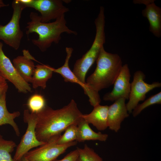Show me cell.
<instances>
[{
    "instance_id": "12",
    "label": "cell",
    "mask_w": 161,
    "mask_h": 161,
    "mask_svg": "<svg viewBox=\"0 0 161 161\" xmlns=\"http://www.w3.org/2000/svg\"><path fill=\"white\" fill-rule=\"evenodd\" d=\"M131 74L127 64L123 65L122 69L114 81L113 88L110 92L106 94L103 100L106 101H115L121 97L128 100L130 92Z\"/></svg>"
},
{
    "instance_id": "25",
    "label": "cell",
    "mask_w": 161,
    "mask_h": 161,
    "mask_svg": "<svg viewBox=\"0 0 161 161\" xmlns=\"http://www.w3.org/2000/svg\"><path fill=\"white\" fill-rule=\"evenodd\" d=\"M8 87L6 80L0 73V97L4 94L6 93Z\"/></svg>"
},
{
    "instance_id": "26",
    "label": "cell",
    "mask_w": 161,
    "mask_h": 161,
    "mask_svg": "<svg viewBox=\"0 0 161 161\" xmlns=\"http://www.w3.org/2000/svg\"><path fill=\"white\" fill-rule=\"evenodd\" d=\"M29 161L24 156L19 161Z\"/></svg>"
},
{
    "instance_id": "14",
    "label": "cell",
    "mask_w": 161,
    "mask_h": 161,
    "mask_svg": "<svg viewBox=\"0 0 161 161\" xmlns=\"http://www.w3.org/2000/svg\"><path fill=\"white\" fill-rule=\"evenodd\" d=\"M126 100L123 97L120 98L109 106L107 113L108 127L116 132L120 129L122 122L129 116L125 103Z\"/></svg>"
},
{
    "instance_id": "8",
    "label": "cell",
    "mask_w": 161,
    "mask_h": 161,
    "mask_svg": "<svg viewBox=\"0 0 161 161\" xmlns=\"http://www.w3.org/2000/svg\"><path fill=\"white\" fill-rule=\"evenodd\" d=\"M145 76L140 70L136 71L134 73L133 80L131 83L129 101L126 104L128 113H132L139 102L144 100L146 94L154 88L161 86V83L154 82L151 84L145 82Z\"/></svg>"
},
{
    "instance_id": "18",
    "label": "cell",
    "mask_w": 161,
    "mask_h": 161,
    "mask_svg": "<svg viewBox=\"0 0 161 161\" xmlns=\"http://www.w3.org/2000/svg\"><path fill=\"white\" fill-rule=\"evenodd\" d=\"M52 68L48 65L42 64L35 66L31 82L33 89H36L38 87L43 89H45L47 82L52 75Z\"/></svg>"
},
{
    "instance_id": "15",
    "label": "cell",
    "mask_w": 161,
    "mask_h": 161,
    "mask_svg": "<svg viewBox=\"0 0 161 161\" xmlns=\"http://www.w3.org/2000/svg\"><path fill=\"white\" fill-rule=\"evenodd\" d=\"M22 52L23 55L18 56L13 60V64L22 78L27 82L31 83L35 68L33 61H37L28 50L24 49Z\"/></svg>"
},
{
    "instance_id": "4",
    "label": "cell",
    "mask_w": 161,
    "mask_h": 161,
    "mask_svg": "<svg viewBox=\"0 0 161 161\" xmlns=\"http://www.w3.org/2000/svg\"><path fill=\"white\" fill-rule=\"evenodd\" d=\"M96 32L91 47L80 58L76 61L72 71L77 78L83 84H86V74L98 57L101 48L105 42V16L103 10H100L95 21Z\"/></svg>"
},
{
    "instance_id": "9",
    "label": "cell",
    "mask_w": 161,
    "mask_h": 161,
    "mask_svg": "<svg viewBox=\"0 0 161 161\" xmlns=\"http://www.w3.org/2000/svg\"><path fill=\"white\" fill-rule=\"evenodd\" d=\"M63 2L61 0H30L25 6L26 8H32L38 11L40 13L41 21L48 23L69 11Z\"/></svg>"
},
{
    "instance_id": "16",
    "label": "cell",
    "mask_w": 161,
    "mask_h": 161,
    "mask_svg": "<svg viewBox=\"0 0 161 161\" xmlns=\"http://www.w3.org/2000/svg\"><path fill=\"white\" fill-rule=\"evenodd\" d=\"M109 106L98 104L94 107L89 114H83L82 118L89 124H92L99 131H103L108 127L107 113Z\"/></svg>"
},
{
    "instance_id": "2",
    "label": "cell",
    "mask_w": 161,
    "mask_h": 161,
    "mask_svg": "<svg viewBox=\"0 0 161 161\" xmlns=\"http://www.w3.org/2000/svg\"><path fill=\"white\" fill-rule=\"evenodd\" d=\"M30 21L27 23L26 27V34L28 36L31 33H35L38 35V38L32 39V42L42 52L46 51L53 43L58 44L62 33L77 34L76 32L70 29L66 26L65 14L52 22H42L40 15L33 12L30 13Z\"/></svg>"
},
{
    "instance_id": "17",
    "label": "cell",
    "mask_w": 161,
    "mask_h": 161,
    "mask_svg": "<svg viewBox=\"0 0 161 161\" xmlns=\"http://www.w3.org/2000/svg\"><path fill=\"white\" fill-rule=\"evenodd\" d=\"M108 135L93 130L89 124L83 119L78 125V132L76 141L83 142L86 140H98L105 141Z\"/></svg>"
},
{
    "instance_id": "21",
    "label": "cell",
    "mask_w": 161,
    "mask_h": 161,
    "mask_svg": "<svg viewBox=\"0 0 161 161\" xmlns=\"http://www.w3.org/2000/svg\"><path fill=\"white\" fill-rule=\"evenodd\" d=\"M77 148L79 152L77 161H103L92 148L86 144L83 148Z\"/></svg>"
},
{
    "instance_id": "5",
    "label": "cell",
    "mask_w": 161,
    "mask_h": 161,
    "mask_svg": "<svg viewBox=\"0 0 161 161\" xmlns=\"http://www.w3.org/2000/svg\"><path fill=\"white\" fill-rule=\"evenodd\" d=\"M13 13L10 21L6 24H0V40L15 50L20 47L24 34L21 30L20 21L21 13L26 8L20 0L13 1Z\"/></svg>"
},
{
    "instance_id": "22",
    "label": "cell",
    "mask_w": 161,
    "mask_h": 161,
    "mask_svg": "<svg viewBox=\"0 0 161 161\" xmlns=\"http://www.w3.org/2000/svg\"><path fill=\"white\" fill-rule=\"evenodd\" d=\"M161 104V92L150 97L144 102L137 105L133 110L132 113L134 117L138 115L147 107L154 104Z\"/></svg>"
},
{
    "instance_id": "1",
    "label": "cell",
    "mask_w": 161,
    "mask_h": 161,
    "mask_svg": "<svg viewBox=\"0 0 161 161\" xmlns=\"http://www.w3.org/2000/svg\"><path fill=\"white\" fill-rule=\"evenodd\" d=\"M35 114L37 118L36 137L39 141L44 142H46L53 137L61 135L71 125H78L83 119V114L73 99L60 109H54L46 106Z\"/></svg>"
},
{
    "instance_id": "13",
    "label": "cell",
    "mask_w": 161,
    "mask_h": 161,
    "mask_svg": "<svg viewBox=\"0 0 161 161\" xmlns=\"http://www.w3.org/2000/svg\"><path fill=\"white\" fill-rule=\"evenodd\" d=\"M134 3L142 4L146 6L142 11L143 16L146 18L149 24L150 31L156 37L161 36V8L153 0H137Z\"/></svg>"
},
{
    "instance_id": "20",
    "label": "cell",
    "mask_w": 161,
    "mask_h": 161,
    "mask_svg": "<svg viewBox=\"0 0 161 161\" xmlns=\"http://www.w3.org/2000/svg\"><path fill=\"white\" fill-rule=\"evenodd\" d=\"M27 105L31 113H37L42 110L46 106L45 100L41 95L35 94L28 99Z\"/></svg>"
},
{
    "instance_id": "23",
    "label": "cell",
    "mask_w": 161,
    "mask_h": 161,
    "mask_svg": "<svg viewBox=\"0 0 161 161\" xmlns=\"http://www.w3.org/2000/svg\"><path fill=\"white\" fill-rule=\"evenodd\" d=\"M64 133L61 135L58 141V144H64L76 141L78 132V125H71L64 131Z\"/></svg>"
},
{
    "instance_id": "24",
    "label": "cell",
    "mask_w": 161,
    "mask_h": 161,
    "mask_svg": "<svg viewBox=\"0 0 161 161\" xmlns=\"http://www.w3.org/2000/svg\"><path fill=\"white\" fill-rule=\"evenodd\" d=\"M78 156V151L77 148L68 154L63 159L59 160L56 159L53 161H77Z\"/></svg>"
},
{
    "instance_id": "7",
    "label": "cell",
    "mask_w": 161,
    "mask_h": 161,
    "mask_svg": "<svg viewBox=\"0 0 161 161\" xmlns=\"http://www.w3.org/2000/svg\"><path fill=\"white\" fill-rule=\"evenodd\" d=\"M23 120L24 122L27 123V127L25 133L17 146L13 157L15 161H19L32 148L46 143L40 141L37 138L35 132L37 120L36 114L30 112L28 109H25L24 112Z\"/></svg>"
},
{
    "instance_id": "6",
    "label": "cell",
    "mask_w": 161,
    "mask_h": 161,
    "mask_svg": "<svg viewBox=\"0 0 161 161\" xmlns=\"http://www.w3.org/2000/svg\"><path fill=\"white\" fill-rule=\"evenodd\" d=\"M61 135L53 137L45 144L30 150L24 156L29 161H53L64 153L69 147L74 146L77 141L64 144L57 143Z\"/></svg>"
},
{
    "instance_id": "11",
    "label": "cell",
    "mask_w": 161,
    "mask_h": 161,
    "mask_svg": "<svg viewBox=\"0 0 161 161\" xmlns=\"http://www.w3.org/2000/svg\"><path fill=\"white\" fill-rule=\"evenodd\" d=\"M65 49L66 55L64 64L62 66L57 69L52 67V71L60 74L63 78L64 81L75 83L80 85L83 89L85 94L89 97L90 104L93 107L99 104L101 99L99 94H96L92 91L86 83L83 84L80 82L70 69L69 61L73 49L72 47H66Z\"/></svg>"
},
{
    "instance_id": "19",
    "label": "cell",
    "mask_w": 161,
    "mask_h": 161,
    "mask_svg": "<svg viewBox=\"0 0 161 161\" xmlns=\"http://www.w3.org/2000/svg\"><path fill=\"white\" fill-rule=\"evenodd\" d=\"M6 95L4 94L0 97V126L9 124L13 127L16 135L19 136L20 133L14 119L20 115V113L19 111L9 112L6 106Z\"/></svg>"
},
{
    "instance_id": "10",
    "label": "cell",
    "mask_w": 161,
    "mask_h": 161,
    "mask_svg": "<svg viewBox=\"0 0 161 161\" xmlns=\"http://www.w3.org/2000/svg\"><path fill=\"white\" fill-rule=\"evenodd\" d=\"M3 44L0 42V73L6 80L11 83L18 92L24 93L31 92L30 84L20 76L3 50Z\"/></svg>"
},
{
    "instance_id": "3",
    "label": "cell",
    "mask_w": 161,
    "mask_h": 161,
    "mask_svg": "<svg viewBox=\"0 0 161 161\" xmlns=\"http://www.w3.org/2000/svg\"><path fill=\"white\" fill-rule=\"evenodd\" d=\"M96 61V69L86 82L92 91L98 94L100 91L113 84L123 65L122 59L118 54L106 52L103 47Z\"/></svg>"
},
{
    "instance_id": "27",
    "label": "cell",
    "mask_w": 161,
    "mask_h": 161,
    "mask_svg": "<svg viewBox=\"0 0 161 161\" xmlns=\"http://www.w3.org/2000/svg\"><path fill=\"white\" fill-rule=\"evenodd\" d=\"M7 7V6L5 5L0 4V8L2 7Z\"/></svg>"
}]
</instances>
